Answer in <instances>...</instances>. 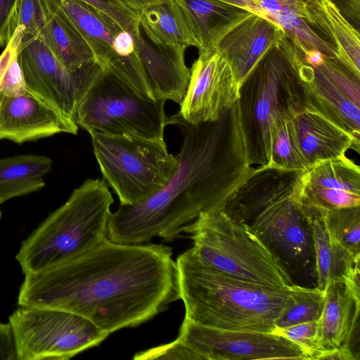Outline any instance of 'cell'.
Instances as JSON below:
<instances>
[{
  "label": "cell",
  "instance_id": "cell-1",
  "mask_svg": "<svg viewBox=\"0 0 360 360\" xmlns=\"http://www.w3.org/2000/svg\"><path fill=\"white\" fill-rule=\"evenodd\" d=\"M179 299L171 248L106 238L77 257L25 274L18 303L73 312L110 334L150 320Z\"/></svg>",
  "mask_w": 360,
  "mask_h": 360
},
{
  "label": "cell",
  "instance_id": "cell-2",
  "mask_svg": "<svg viewBox=\"0 0 360 360\" xmlns=\"http://www.w3.org/2000/svg\"><path fill=\"white\" fill-rule=\"evenodd\" d=\"M174 125L183 139L174 173L146 200L120 205L111 213L110 240L141 244L160 237L173 241L200 214L223 210L255 172L246 158L236 103L215 121Z\"/></svg>",
  "mask_w": 360,
  "mask_h": 360
},
{
  "label": "cell",
  "instance_id": "cell-3",
  "mask_svg": "<svg viewBox=\"0 0 360 360\" xmlns=\"http://www.w3.org/2000/svg\"><path fill=\"white\" fill-rule=\"evenodd\" d=\"M185 319L204 326L272 332L306 287H276L243 281L212 267L190 248L176 259Z\"/></svg>",
  "mask_w": 360,
  "mask_h": 360
},
{
  "label": "cell",
  "instance_id": "cell-4",
  "mask_svg": "<svg viewBox=\"0 0 360 360\" xmlns=\"http://www.w3.org/2000/svg\"><path fill=\"white\" fill-rule=\"evenodd\" d=\"M303 172L259 167L223 210L248 225L278 256L306 267L313 247L300 198Z\"/></svg>",
  "mask_w": 360,
  "mask_h": 360
},
{
  "label": "cell",
  "instance_id": "cell-5",
  "mask_svg": "<svg viewBox=\"0 0 360 360\" xmlns=\"http://www.w3.org/2000/svg\"><path fill=\"white\" fill-rule=\"evenodd\" d=\"M113 197L107 183L88 179L22 243L16 255L24 274L77 257L107 238Z\"/></svg>",
  "mask_w": 360,
  "mask_h": 360
},
{
  "label": "cell",
  "instance_id": "cell-6",
  "mask_svg": "<svg viewBox=\"0 0 360 360\" xmlns=\"http://www.w3.org/2000/svg\"><path fill=\"white\" fill-rule=\"evenodd\" d=\"M181 233L192 240L191 249L198 258L222 273L261 285H294L281 257L248 225L224 210L200 214Z\"/></svg>",
  "mask_w": 360,
  "mask_h": 360
},
{
  "label": "cell",
  "instance_id": "cell-7",
  "mask_svg": "<svg viewBox=\"0 0 360 360\" xmlns=\"http://www.w3.org/2000/svg\"><path fill=\"white\" fill-rule=\"evenodd\" d=\"M304 103L297 75L278 41L239 87L237 117L250 165H267L273 123Z\"/></svg>",
  "mask_w": 360,
  "mask_h": 360
},
{
  "label": "cell",
  "instance_id": "cell-8",
  "mask_svg": "<svg viewBox=\"0 0 360 360\" xmlns=\"http://www.w3.org/2000/svg\"><path fill=\"white\" fill-rule=\"evenodd\" d=\"M103 180L120 205L140 203L161 190L176 167L164 139L90 133Z\"/></svg>",
  "mask_w": 360,
  "mask_h": 360
},
{
  "label": "cell",
  "instance_id": "cell-9",
  "mask_svg": "<svg viewBox=\"0 0 360 360\" xmlns=\"http://www.w3.org/2000/svg\"><path fill=\"white\" fill-rule=\"evenodd\" d=\"M165 102L143 96L102 70L79 103L75 120L89 134L164 139Z\"/></svg>",
  "mask_w": 360,
  "mask_h": 360
},
{
  "label": "cell",
  "instance_id": "cell-10",
  "mask_svg": "<svg viewBox=\"0 0 360 360\" xmlns=\"http://www.w3.org/2000/svg\"><path fill=\"white\" fill-rule=\"evenodd\" d=\"M17 360H66L109 335L88 319L49 307H21L9 316Z\"/></svg>",
  "mask_w": 360,
  "mask_h": 360
},
{
  "label": "cell",
  "instance_id": "cell-11",
  "mask_svg": "<svg viewBox=\"0 0 360 360\" xmlns=\"http://www.w3.org/2000/svg\"><path fill=\"white\" fill-rule=\"evenodd\" d=\"M18 60L27 91L73 120L79 103L102 71L96 63L68 69L37 37H23Z\"/></svg>",
  "mask_w": 360,
  "mask_h": 360
},
{
  "label": "cell",
  "instance_id": "cell-12",
  "mask_svg": "<svg viewBox=\"0 0 360 360\" xmlns=\"http://www.w3.org/2000/svg\"><path fill=\"white\" fill-rule=\"evenodd\" d=\"M177 338L201 360L308 359L299 345L272 332L211 328L184 318Z\"/></svg>",
  "mask_w": 360,
  "mask_h": 360
},
{
  "label": "cell",
  "instance_id": "cell-13",
  "mask_svg": "<svg viewBox=\"0 0 360 360\" xmlns=\"http://www.w3.org/2000/svg\"><path fill=\"white\" fill-rule=\"evenodd\" d=\"M238 96L239 84L227 60L217 49L199 53L190 68L179 111L168 117L167 125L215 121L235 105Z\"/></svg>",
  "mask_w": 360,
  "mask_h": 360
},
{
  "label": "cell",
  "instance_id": "cell-14",
  "mask_svg": "<svg viewBox=\"0 0 360 360\" xmlns=\"http://www.w3.org/2000/svg\"><path fill=\"white\" fill-rule=\"evenodd\" d=\"M81 34L91 49L101 70L141 94L151 86L139 54L122 58L113 49L117 26L101 18L89 6L78 0H45Z\"/></svg>",
  "mask_w": 360,
  "mask_h": 360
},
{
  "label": "cell",
  "instance_id": "cell-15",
  "mask_svg": "<svg viewBox=\"0 0 360 360\" xmlns=\"http://www.w3.org/2000/svg\"><path fill=\"white\" fill-rule=\"evenodd\" d=\"M279 44L295 70L305 103L360 142V105L348 98L319 66L307 63L302 53L285 34Z\"/></svg>",
  "mask_w": 360,
  "mask_h": 360
},
{
  "label": "cell",
  "instance_id": "cell-16",
  "mask_svg": "<svg viewBox=\"0 0 360 360\" xmlns=\"http://www.w3.org/2000/svg\"><path fill=\"white\" fill-rule=\"evenodd\" d=\"M300 198L304 207L311 209L359 206V166L345 155L311 166L302 174Z\"/></svg>",
  "mask_w": 360,
  "mask_h": 360
},
{
  "label": "cell",
  "instance_id": "cell-17",
  "mask_svg": "<svg viewBox=\"0 0 360 360\" xmlns=\"http://www.w3.org/2000/svg\"><path fill=\"white\" fill-rule=\"evenodd\" d=\"M78 125L28 91L18 96L0 95V141L22 143L60 133L76 135Z\"/></svg>",
  "mask_w": 360,
  "mask_h": 360
},
{
  "label": "cell",
  "instance_id": "cell-18",
  "mask_svg": "<svg viewBox=\"0 0 360 360\" xmlns=\"http://www.w3.org/2000/svg\"><path fill=\"white\" fill-rule=\"evenodd\" d=\"M290 119L300 153L307 169L344 156L348 149L359 153L360 142L305 103L291 112Z\"/></svg>",
  "mask_w": 360,
  "mask_h": 360
},
{
  "label": "cell",
  "instance_id": "cell-19",
  "mask_svg": "<svg viewBox=\"0 0 360 360\" xmlns=\"http://www.w3.org/2000/svg\"><path fill=\"white\" fill-rule=\"evenodd\" d=\"M283 33L273 21L252 13L220 41L216 49L229 63L239 87L259 62L277 46Z\"/></svg>",
  "mask_w": 360,
  "mask_h": 360
},
{
  "label": "cell",
  "instance_id": "cell-20",
  "mask_svg": "<svg viewBox=\"0 0 360 360\" xmlns=\"http://www.w3.org/2000/svg\"><path fill=\"white\" fill-rule=\"evenodd\" d=\"M193 46L215 50L220 41L251 13L219 0H174Z\"/></svg>",
  "mask_w": 360,
  "mask_h": 360
},
{
  "label": "cell",
  "instance_id": "cell-21",
  "mask_svg": "<svg viewBox=\"0 0 360 360\" xmlns=\"http://www.w3.org/2000/svg\"><path fill=\"white\" fill-rule=\"evenodd\" d=\"M134 37L155 97L179 105L190 78L185 51L157 46L144 36L141 29Z\"/></svg>",
  "mask_w": 360,
  "mask_h": 360
},
{
  "label": "cell",
  "instance_id": "cell-22",
  "mask_svg": "<svg viewBox=\"0 0 360 360\" xmlns=\"http://www.w3.org/2000/svg\"><path fill=\"white\" fill-rule=\"evenodd\" d=\"M319 322L322 341L327 349L349 347L360 311V298L346 287L342 279L330 281Z\"/></svg>",
  "mask_w": 360,
  "mask_h": 360
},
{
  "label": "cell",
  "instance_id": "cell-23",
  "mask_svg": "<svg viewBox=\"0 0 360 360\" xmlns=\"http://www.w3.org/2000/svg\"><path fill=\"white\" fill-rule=\"evenodd\" d=\"M316 27L326 37L336 51L337 60L346 68L360 77L359 32L343 15L333 0H309Z\"/></svg>",
  "mask_w": 360,
  "mask_h": 360
},
{
  "label": "cell",
  "instance_id": "cell-24",
  "mask_svg": "<svg viewBox=\"0 0 360 360\" xmlns=\"http://www.w3.org/2000/svg\"><path fill=\"white\" fill-rule=\"evenodd\" d=\"M42 25L37 36L68 69L75 70L96 63L94 54L81 34L45 0H40Z\"/></svg>",
  "mask_w": 360,
  "mask_h": 360
},
{
  "label": "cell",
  "instance_id": "cell-25",
  "mask_svg": "<svg viewBox=\"0 0 360 360\" xmlns=\"http://www.w3.org/2000/svg\"><path fill=\"white\" fill-rule=\"evenodd\" d=\"M304 208L310 229L317 288L324 290L330 281L342 279L349 268L359 264L360 257L349 255L338 245L320 210Z\"/></svg>",
  "mask_w": 360,
  "mask_h": 360
},
{
  "label": "cell",
  "instance_id": "cell-26",
  "mask_svg": "<svg viewBox=\"0 0 360 360\" xmlns=\"http://www.w3.org/2000/svg\"><path fill=\"white\" fill-rule=\"evenodd\" d=\"M52 160L44 155H25L0 159V203L38 191Z\"/></svg>",
  "mask_w": 360,
  "mask_h": 360
},
{
  "label": "cell",
  "instance_id": "cell-27",
  "mask_svg": "<svg viewBox=\"0 0 360 360\" xmlns=\"http://www.w3.org/2000/svg\"><path fill=\"white\" fill-rule=\"evenodd\" d=\"M140 27L144 36L157 46L185 51L193 46L174 0L145 11L141 15Z\"/></svg>",
  "mask_w": 360,
  "mask_h": 360
},
{
  "label": "cell",
  "instance_id": "cell-28",
  "mask_svg": "<svg viewBox=\"0 0 360 360\" xmlns=\"http://www.w3.org/2000/svg\"><path fill=\"white\" fill-rule=\"evenodd\" d=\"M265 167L300 172L307 169L298 149L290 113L280 117L272 124L269 160Z\"/></svg>",
  "mask_w": 360,
  "mask_h": 360
},
{
  "label": "cell",
  "instance_id": "cell-29",
  "mask_svg": "<svg viewBox=\"0 0 360 360\" xmlns=\"http://www.w3.org/2000/svg\"><path fill=\"white\" fill-rule=\"evenodd\" d=\"M320 210L328 230L338 245L349 255L360 257L359 206Z\"/></svg>",
  "mask_w": 360,
  "mask_h": 360
},
{
  "label": "cell",
  "instance_id": "cell-30",
  "mask_svg": "<svg viewBox=\"0 0 360 360\" xmlns=\"http://www.w3.org/2000/svg\"><path fill=\"white\" fill-rule=\"evenodd\" d=\"M23 37L24 27L18 25L0 55V95L18 96L27 91L18 60Z\"/></svg>",
  "mask_w": 360,
  "mask_h": 360
},
{
  "label": "cell",
  "instance_id": "cell-31",
  "mask_svg": "<svg viewBox=\"0 0 360 360\" xmlns=\"http://www.w3.org/2000/svg\"><path fill=\"white\" fill-rule=\"evenodd\" d=\"M324 299V290L317 287L306 288L295 302L276 320V330L305 322L319 321L323 311Z\"/></svg>",
  "mask_w": 360,
  "mask_h": 360
},
{
  "label": "cell",
  "instance_id": "cell-32",
  "mask_svg": "<svg viewBox=\"0 0 360 360\" xmlns=\"http://www.w3.org/2000/svg\"><path fill=\"white\" fill-rule=\"evenodd\" d=\"M274 333L299 345L307 355L308 359H316L319 354L327 350L321 337L319 321L294 325Z\"/></svg>",
  "mask_w": 360,
  "mask_h": 360
},
{
  "label": "cell",
  "instance_id": "cell-33",
  "mask_svg": "<svg viewBox=\"0 0 360 360\" xmlns=\"http://www.w3.org/2000/svg\"><path fill=\"white\" fill-rule=\"evenodd\" d=\"M89 6L103 20L135 36L140 30V18L135 13L109 0H78Z\"/></svg>",
  "mask_w": 360,
  "mask_h": 360
},
{
  "label": "cell",
  "instance_id": "cell-34",
  "mask_svg": "<svg viewBox=\"0 0 360 360\" xmlns=\"http://www.w3.org/2000/svg\"><path fill=\"white\" fill-rule=\"evenodd\" d=\"M255 6L257 15L271 21L285 15H296L304 20L309 25L312 18L309 0H249Z\"/></svg>",
  "mask_w": 360,
  "mask_h": 360
},
{
  "label": "cell",
  "instance_id": "cell-35",
  "mask_svg": "<svg viewBox=\"0 0 360 360\" xmlns=\"http://www.w3.org/2000/svg\"><path fill=\"white\" fill-rule=\"evenodd\" d=\"M134 359L201 360L195 351L179 338L169 344L138 352L134 355Z\"/></svg>",
  "mask_w": 360,
  "mask_h": 360
},
{
  "label": "cell",
  "instance_id": "cell-36",
  "mask_svg": "<svg viewBox=\"0 0 360 360\" xmlns=\"http://www.w3.org/2000/svg\"><path fill=\"white\" fill-rule=\"evenodd\" d=\"M17 20L24 27V36L37 37L42 25L40 0H20Z\"/></svg>",
  "mask_w": 360,
  "mask_h": 360
},
{
  "label": "cell",
  "instance_id": "cell-37",
  "mask_svg": "<svg viewBox=\"0 0 360 360\" xmlns=\"http://www.w3.org/2000/svg\"><path fill=\"white\" fill-rule=\"evenodd\" d=\"M20 0H0V46L7 44L18 26Z\"/></svg>",
  "mask_w": 360,
  "mask_h": 360
},
{
  "label": "cell",
  "instance_id": "cell-38",
  "mask_svg": "<svg viewBox=\"0 0 360 360\" xmlns=\"http://www.w3.org/2000/svg\"><path fill=\"white\" fill-rule=\"evenodd\" d=\"M0 360H17L14 337L9 323H0Z\"/></svg>",
  "mask_w": 360,
  "mask_h": 360
},
{
  "label": "cell",
  "instance_id": "cell-39",
  "mask_svg": "<svg viewBox=\"0 0 360 360\" xmlns=\"http://www.w3.org/2000/svg\"><path fill=\"white\" fill-rule=\"evenodd\" d=\"M119 6L128 9L136 14L141 15L147 9L154 6L173 0H109Z\"/></svg>",
  "mask_w": 360,
  "mask_h": 360
},
{
  "label": "cell",
  "instance_id": "cell-40",
  "mask_svg": "<svg viewBox=\"0 0 360 360\" xmlns=\"http://www.w3.org/2000/svg\"><path fill=\"white\" fill-rule=\"evenodd\" d=\"M316 359L354 360L356 357L349 347H340L324 351Z\"/></svg>",
  "mask_w": 360,
  "mask_h": 360
},
{
  "label": "cell",
  "instance_id": "cell-41",
  "mask_svg": "<svg viewBox=\"0 0 360 360\" xmlns=\"http://www.w3.org/2000/svg\"><path fill=\"white\" fill-rule=\"evenodd\" d=\"M343 8L344 12L359 24L360 16V0H336Z\"/></svg>",
  "mask_w": 360,
  "mask_h": 360
},
{
  "label": "cell",
  "instance_id": "cell-42",
  "mask_svg": "<svg viewBox=\"0 0 360 360\" xmlns=\"http://www.w3.org/2000/svg\"><path fill=\"white\" fill-rule=\"evenodd\" d=\"M1 205V203H0ZM1 210H0V220H1Z\"/></svg>",
  "mask_w": 360,
  "mask_h": 360
}]
</instances>
